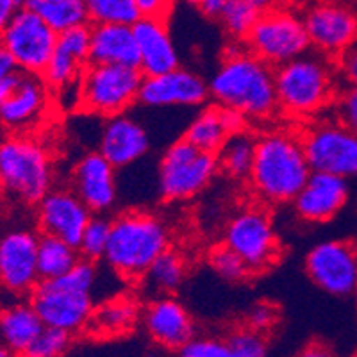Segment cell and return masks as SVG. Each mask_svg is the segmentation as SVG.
I'll list each match as a JSON object with an SVG mask.
<instances>
[{"mask_svg": "<svg viewBox=\"0 0 357 357\" xmlns=\"http://www.w3.org/2000/svg\"><path fill=\"white\" fill-rule=\"evenodd\" d=\"M234 357H266V341L263 334L252 329L236 331L229 340Z\"/></svg>", "mask_w": 357, "mask_h": 357, "instance_id": "cell-40", "label": "cell"}, {"mask_svg": "<svg viewBox=\"0 0 357 357\" xmlns=\"http://www.w3.org/2000/svg\"><path fill=\"white\" fill-rule=\"evenodd\" d=\"M354 295H356V301H357V288H356V293H354Z\"/></svg>", "mask_w": 357, "mask_h": 357, "instance_id": "cell-54", "label": "cell"}, {"mask_svg": "<svg viewBox=\"0 0 357 357\" xmlns=\"http://www.w3.org/2000/svg\"><path fill=\"white\" fill-rule=\"evenodd\" d=\"M89 49H91V25L70 29L57 38L56 52L45 66L41 79L54 91H70L75 89L81 81L82 72L89 65Z\"/></svg>", "mask_w": 357, "mask_h": 357, "instance_id": "cell-18", "label": "cell"}, {"mask_svg": "<svg viewBox=\"0 0 357 357\" xmlns=\"http://www.w3.org/2000/svg\"><path fill=\"white\" fill-rule=\"evenodd\" d=\"M301 139L312 172L343 178L357 175V136L336 116L309 120L302 127Z\"/></svg>", "mask_w": 357, "mask_h": 357, "instance_id": "cell-8", "label": "cell"}, {"mask_svg": "<svg viewBox=\"0 0 357 357\" xmlns=\"http://www.w3.org/2000/svg\"><path fill=\"white\" fill-rule=\"evenodd\" d=\"M311 174L301 134L272 129L257 138L248 181L264 204L293 202Z\"/></svg>", "mask_w": 357, "mask_h": 357, "instance_id": "cell-2", "label": "cell"}, {"mask_svg": "<svg viewBox=\"0 0 357 357\" xmlns=\"http://www.w3.org/2000/svg\"><path fill=\"white\" fill-rule=\"evenodd\" d=\"M77 245L56 238V236L41 234L38 243V270L41 280H52L65 275L73 264L81 259Z\"/></svg>", "mask_w": 357, "mask_h": 357, "instance_id": "cell-28", "label": "cell"}, {"mask_svg": "<svg viewBox=\"0 0 357 357\" xmlns=\"http://www.w3.org/2000/svg\"><path fill=\"white\" fill-rule=\"evenodd\" d=\"M72 334L45 325L36 340L20 354V357H61L68 350Z\"/></svg>", "mask_w": 357, "mask_h": 357, "instance_id": "cell-37", "label": "cell"}, {"mask_svg": "<svg viewBox=\"0 0 357 357\" xmlns=\"http://www.w3.org/2000/svg\"><path fill=\"white\" fill-rule=\"evenodd\" d=\"M142 18H159L167 20L174 11L175 0H136Z\"/></svg>", "mask_w": 357, "mask_h": 357, "instance_id": "cell-45", "label": "cell"}, {"mask_svg": "<svg viewBox=\"0 0 357 357\" xmlns=\"http://www.w3.org/2000/svg\"><path fill=\"white\" fill-rule=\"evenodd\" d=\"M41 2H52V0H27V6H34V4H41Z\"/></svg>", "mask_w": 357, "mask_h": 357, "instance_id": "cell-52", "label": "cell"}, {"mask_svg": "<svg viewBox=\"0 0 357 357\" xmlns=\"http://www.w3.org/2000/svg\"><path fill=\"white\" fill-rule=\"evenodd\" d=\"M207 261H209V266L215 270L216 275H220L225 280H231V282H240V280L247 279L250 275L247 263L225 243L213 248L209 252Z\"/></svg>", "mask_w": 357, "mask_h": 357, "instance_id": "cell-36", "label": "cell"}, {"mask_svg": "<svg viewBox=\"0 0 357 357\" xmlns=\"http://www.w3.org/2000/svg\"><path fill=\"white\" fill-rule=\"evenodd\" d=\"M139 305L130 296H114L95 307L88 329L98 337L123 336L138 324Z\"/></svg>", "mask_w": 357, "mask_h": 357, "instance_id": "cell-27", "label": "cell"}, {"mask_svg": "<svg viewBox=\"0 0 357 357\" xmlns=\"http://www.w3.org/2000/svg\"><path fill=\"white\" fill-rule=\"evenodd\" d=\"M243 43L272 68L286 65L311 49L304 18L277 8L261 13Z\"/></svg>", "mask_w": 357, "mask_h": 357, "instance_id": "cell-9", "label": "cell"}, {"mask_svg": "<svg viewBox=\"0 0 357 357\" xmlns=\"http://www.w3.org/2000/svg\"><path fill=\"white\" fill-rule=\"evenodd\" d=\"M89 24L134 25L142 18L136 0H84Z\"/></svg>", "mask_w": 357, "mask_h": 357, "instance_id": "cell-33", "label": "cell"}, {"mask_svg": "<svg viewBox=\"0 0 357 357\" xmlns=\"http://www.w3.org/2000/svg\"><path fill=\"white\" fill-rule=\"evenodd\" d=\"M209 97L216 106L240 111L248 120H268L279 113L275 68L234 41L209 81Z\"/></svg>", "mask_w": 357, "mask_h": 357, "instance_id": "cell-1", "label": "cell"}, {"mask_svg": "<svg viewBox=\"0 0 357 357\" xmlns=\"http://www.w3.org/2000/svg\"><path fill=\"white\" fill-rule=\"evenodd\" d=\"M311 49L336 61L357 41V15L334 2H320L304 15Z\"/></svg>", "mask_w": 357, "mask_h": 357, "instance_id": "cell-15", "label": "cell"}, {"mask_svg": "<svg viewBox=\"0 0 357 357\" xmlns=\"http://www.w3.org/2000/svg\"><path fill=\"white\" fill-rule=\"evenodd\" d=\"M146 334L165 350H178L195 336V324L177 298L159 296L143 311Z\"/></svg>", "mask_w": 357, "mask_h": 357, "instance_id": "cell-21", "label": "cell"}, {"mask_svg": "<svg viewBox=\"0 0 357 357\" xmlns=\"http://www.w3.org/2000/svg\"><path fill=\"white\" fill-rule=\"evenodd\" d=\"M170 229L154 213L123 211L111 220L106 263L123 279H143L151 264L170 248Z\"/></svg>", "mask_w": 357, "mask_h": 357, "instance_id": "cell-4", "label": "cell"}, {"mask_svg": "<svg viewBox=\"0 0 357 357\" xmlns=\"http://www.w3.org/2000/svg\"><path fill=\"white\" fill-rule=\"evenodd\" d=\"M256 143L257 138H254L247 129L231 134L216 154L220 170L238 181L248 178L256 155Z\"/></svg>", "mask_w": 357, "mask_h": 357, "instance_id": "cell-30", "label": "cell"}, {"mask_svg": "<svg viewBox=\"0 0 357 357\" xmlns=\"http://www.w3.org/2000/svg\"><path fill=\"white\" fill-rule=\"evenodd\" d=\"M0 357H20V356L13 352V350L9 349L8 345H4V343H0Z\"/></svg>", "mask_w": 357, "mask_h": 357, "instance_id": "cell-51", "label": "cell"}, {"mask_svg": "<svg viewBox=\"0 0 357 357\" xmlns=\"http://www.w3.org/2000/svg\"><path fill=\"white\" fill-rule=\"evenodd\" d=\"M349 200V183L340 175L312 172L307 183L293 199L296 216L307 223L333 220Z\"/></svg>", "mask_w": 357, "mask_h": 357, "instance_id": "cell-20", "label": "cell"}, {"mask_svg": "<svg viewBox=\"0 0 357 357\" xmlns=\"http://www.w3.org/2000/svg\"><path fill=\"white\" fill-rule=\"evenodd\" d=\"M40 238L27 229L0 236V289L13 298H25L41 282L38 270Z\"/></svg>", "mask_w": 357, "mask_h": 357, "instance_id": "cell-12", "label": "cell"}, {"mask_svg": "<svg viewBox=\"0 0 357 357\" xmlns=\"http://www.w3.org/2000/svg\"><path fill=\"white\" fill-rule=\"evenodd\" d=\"M151 149V138L145 127L129 114L107 118L98 139L100 152L114 168H126L139 161Z\"/></svg>", "mask_w": 357, "mask_h": 357, "instance_id": "cell-22", "label": "cell"}, {"mask_svg": "<svg viewBox=\"0 0 357 357\" xmlns=\"http://www.w3.org/2000/svg\"><path fill=\"white\" fill-rule=\"evenodd\" d=\"M49 91L41 75L24 73L17 88L0 104V123L11 130L34 126L49 107Z\"/></svg>", "mask_w": 357, "mask_h": 357, "instance_id": "cell-24", "label": "cell"}, {"mask_svg": "<svg viewBox=\"0 0 357 357\" xmlns=\"http://www.w3.org/2000/svg\"><path fill=\"white\" fill-rule=\"evenodd\" d=\"M109 236H111V220L106 216L93 215V218L89 220L86 225L84 232L79 241V252L84 259L95 261L104 259L107 252V245H109Z\"/></svg>", "mask_w": 357, "mask_h": 357, "instance_id": "cell-35", "label": "cell"}, {"mask_svg": "<svg viewBox=\"0 0 357 357\" xmlns=\"http://www.w3.org/2000/svg\"><path fill=\"white\" fill-rule=\"evenodd\" d=\"M56 282H59L65 288L73 289V291L81 293H91L95 282H97V266H95V261H89L81 257L77 263L70 268L65 275L57 277Z\"/></svg>", "mask_w": 357, "mask_h": 357, "instance_id": "cell-38", "label": "cell"}, {"mask_svg": "<svg viewBox=\"0 0 357 357\" xmlns=\"http://www.w3.org/2000/svg\"><path fill=\"white\" fill-rule=\"evenodd\" d=\"M149 357H168V356H165V354H159V352H154V354H151V356Z\"/></svg>", "mask_w": 357, "mask_h": 357, "instance_id": "cell-53", "label": "cell"}, {"mask_svg": "<svg viewBox=\"0 0 357 357\" xmlns=\"http://www.w3.org/2000/svg\"><path fill=\"white\" fill-rule=\"evenodd\" d=\"M218 170V155L200 151L183 136L168 146L159 162V193L170 202L193 199Z\"/></svg>", "mask_w": 357, "mask_h": 357, "instance_id": "cell-7", "label": "cell"}, {"mask_svg": "<svg viewBox=\"0 0 357 357\" xmlns=\"http://www.w3.org/2000/svg\"><path fill=\"white\" fill-rule=\"evenodd\" d=\"M186 2L190 6H193V8L199 9L204 17H211V18H218L223 6L227 4V0H186Z\"/></svg>", "mask_w": 357, "mask_h": 357, "instance_id": "cell-48", "label": "cell"}, {"mask_svg": "<svg viewBox=\"0 0 357 357\" xmlns=\"http://www.w3.org/2000/svg\"><path fill=\"white\" fill-rule=\"evenodd\" d=\"M188 263L178 250L167 248L161 256L151 264L149 272L145 273V280L149 286L161 293H174L181 288L186 277Z\"/></svg>", "mask_w": 357, "mask_h": 357, "instance_id": "cell-31", "label": "cell"}, {"mask_svg": "<svg viewBox=\"0 0 357 357\" xmlns=\"http://www.w3.org/2000/svg\"><path fill=\"white\" fill-rule=\"evenodd\" d=\"M331 114L357 136V86L347 84V88L340 89L331 107Z\"/></svg>", "mask_w": 357, "mask_h": 357, "instance_id": "cell-41", "label": "cell"}, {"mask_svg": "<svg viewBox=\"0 0 357 357\" xmlns=\"http://www.w3.org/2000/svg\"><path fill=\"white\" fill-rule=\"evenodd\" d=\"M132 29L138 43V68L145 77L177 68L178 52L168 31L167 20L139 18Z\"/></svg>", "mask_w": 357, "mask_h": 357, "instance_id": "cell-23", "label": "cell"}, {"mask_svg": "<svg viewBox=\"0 0 357 357\" xmlns=\"http://www.w3.org/2000/svg\"><path fill=\"white\" fill-rule=\"evenodd\" d=\"M177 357H234V354L229 341L209 336H193L186 345L177 350Z\"/></svg>", "mask_w": 357, "mask_h": 357, "instance_id": "cell-39", "label": "cell"}, {"mask_svg": "<svg viewBox=\"0 0 357 357\" xmlns=\"http://www.w3.org/2000/svg\"><path fill=\"white\" fill-rule=\"evenodd\" d=\"M248 2H250L252 6H256L261 13L270 11V9L275 8L277 4V0H248Z\"/></svg>", "mask_w": 357, "mask_h": 357, "instance_id": "cell-50", "label": "cell"}, {"mask_svg": "<svg viewBox=\"0 0 357 357\" xmlns=\"http://www.w3.org/2000/svg\"><path fill=\"white\" fill-rule=\"evenodd\" d=\"M277 318H279V312H277L275 305H272L270 302H259V304L252 305L248 311V329L263 334L277 324Z\"/></svg>", "mask_w": 357, "mask_h": 357, "instance_id": "cell-43", "label": "cell"}, {"mask_svg": "<svg viewBox=\"0 0 357 357\" xmlns=\"http://www.w3.org/2000/svg\"><path fill=\"white\" fill-rule=\"evenodd\" d=\"M29 8H33L57 34L89 24L84 0H52Z\"/></svg>", "mask_w": 357, "mask_h": 357, "instance_id": "cell-32", "label": "cell"}, {"mask_svg": "<svg viewBox=\"0 0 357 357\" xmlns=\"http://www.w3.org/2000/svg\"><path fill=\"white\" fill-rule=\"evenodd\" d=\"M305 272L329 295H354L357 288V247L350 241H321L305 256Z\"/></svg>", "mask_w": 357, "mask_h": 357, "instance_id": "cell-13", "label": "cell"}, {"mask_svg": "<svg viewBox=\"0 0 357 357\" xmlns=\"http://www.w3.org/2000/svg\"><path fill=\"white\" fill-rule=\"evenodd\" d=\"M143 77L136 66L89 63L77 84L79 107L102 118L127 113L138 102Z\"/></svg>", "mask_w": 357, "mask_h": 357, "instance_id": "cell-6", "label": "cell"}, {"mask_svg": "<svg viewBox=\"0 0 357 357\" xmlns=\"http://www.w3.org/2000/svg\"><path fill=\"white\" fill-rule=\"evenodd\" d=\"M72 190L93 215H104L116 204V168L98 151L88 152L73 167Z\"/></svg>", "mask_w": 357, "mask_h": 357, "instance_id": "cell-19", "label": "cell"}, {"mask_svg": "<svg viewBox=\"0 0 357 357\" xmlns=\"http://www.w3.org/2000/svg\"><path fill=\"white\" fill-rule=\"evenodd\" d=\"M45 324L34 305L27 298H15L0 309V336L2 343L20 356L38 334L43 331Z\"/></svg>", "mask_w": 357, "mask_h": 357, "instance_id": "cell-26", "label": "cell"}, {"mask_svg": "<svg viewBox=\"0 0 357 357\" xmlns=\"http://www.w3.org/2000/svg\"><path fill=\"white\" fill-rule=\"evenodd\" d=\"M295 357H334L333 352L321 343H311V345L304 347L301 352L296 354Z\"/></svg>", "mask_w": 357, "mask_h": 357, "instance_id": "cell-49", "label": "cell"}, {"mask_svg": "<svg viewBox=\"0 0 357 357\" xmlns=\"http://www.w3.org/2000/svg\"><path fill=\"white\" fill-rule=\"evenodd\" d=\"M259 9L256 6H252L248 0H227V4L223 6L222 13L218 15V20L222 24L223 31L232 40L243 43L254 24L257 22V18H259Z\"/></svg>", "mask_w": 357, "mask_h": 357, "instance_id": "cell-34", "label": "cell"}, {"mask_svg": "<svg viewBox=\"0 0 357 357\" xmlns=\"http://www.w3.org/2000/svg\"><path fill=\"white\" fill-rule=\"evenodd\" d=\"M209 98V84L202 75L186 68L143 77L139 98L146 107H195Z\"/></svg>", "mask_w": 357, "mask_h": 357, "instance_id": "cell-17", "label": "cell"}, {"mask_svg": "<svg viewBox=\"0 0 357 357\" xmlns=\"http://www.w3.org/2000/svg\"><path fill=\"white\" fill-rule=\"evenodd\" d=\"M36 207L41 234L56 236L73 245H79L86 225L93 218V211L72 188H52Z\"/></svg>", "mask_w": 357, "mask_h": 357, "instance_id": "cell-16", "label": "cell"}, {"mask_svg": "<svg viewBox=\"0 0 357 357\" xmlns=\"http://www.w3.org/2000/svg\"><path fill=\"white\" fill-rule=\"evenodd\" d=\"M340 77L347 84L357 86V41L336 59Z\"/></svg>", "mask_w": 357, "mask_h": 357, "instance_id": "cell-44", "label": "cell"}, {"mask_svg": "<svg viewBox=\"0 0 357 357\" xmlns=\"http://www.w3.org/2000/svg\"><path fill=\"white\" fill-rule=\"evenodd\" d=\"M220 111H222V120L227 127V130L231 134L234 132H241V130L247 129V123H248V118L245 116L243 113L240 111L231 109V107H222L220 106Z\"/></svg>", "mask_w": 357, "mask_h": 357, "instance_id": "cell-47", "label": "cell"}, {"mask_svg": "<svg viewBox=\"0 0 357 357\" xmlns=\"http://www.w3.org/2000/svg\"><path fill=\"white\" fill-rule=\"evenodd\" d=\"M22 75H24V72L18 68L11 54L4 47H0V104L9 97L13 89L17 88Z\"/></svg>", "mask_w": 357, "mask_h": 357, "instance_id": "cell-42", "label": "cell"}, {"mask_svg": "<svg viewBox=\"0 0 357 357\" xmlns=\"http://www.w3.org/2000/svg\"><path fill=\"white\" fill-rule=\"evenodd\" d=\"M229 136L231 132L223 123L220 106H211L200 111L184 132V138L188 142L209 154H218Z\"/></svg>", "mask_w": 357, "mask_h": 357, "instance_id": "cell-29", "label": "cell"}, {"mask_svg": "<svg viewBox=\"0 0 357 357\" xmlns=\"http://www.w3.org/2000/svg\"><path fill=\"white\" fill-rule=\"evenodd\" d=\"M59 34L33 8L25 6L0 34L4 47L24 73L41 75L56 52Z\"/></svg>", "mask_w": 357, "mask_h": 357, "instance_id": "cell-11", "label": "cell"}, {"mask_svg": "<svg viewBox=\"0 0 357 357\" xmlns=\"http://www.w3.org/2000/svg\"><path fill=\"white\" fill-rule=\"evenodd\" d=\"M223 243L247 263L250 273H261L277 263L280 241L264 209L248 206L236 213L225 225Z\"/></svg>", "mask_w": 357, "mask_h": 357, "instance_id": "cell-10", "label": "cell"}, {"mask_svg": "<svg viewBox=\"0 0 357 357\" xmlns=\"http://www.w3.org/2000/svg\"><path fill=\"white\" fill-rule=\"evenodd\" d=\"M29 301L47 327L66 331L72 336L88 329L95 311L91 293L73 291L56 280H41Z\"/></svg>", "mask_w": 357, "mask_h": 357, "instance_id": "cell-14", "label": "cell"}, {"mask_svg": "<svg viewBox=\"0 0 357 357\" xmlns=\"http://www.w3.org/2000/svg\"><path fill=\"white\" fill-rule=\"evenodd\" d=\"M279 113L309 122L331 109L340 93V72L334 59L309 50L275 68Z\"/></svg>", "mask_w": 357, "mask_h": 357, "instance_id": "cell-3", "label": "cell"}, {"mask_svg": "<svg viewBox=\"0 0 357 357\" xmlns=\"http://www.w3.org/2000/svg\"><path fill=\"white\" fill-rule=\"evenodd\" d=\"M54 183L49 151L27 136H9L0 142V193L20 204L36 206Z\"/></svg>", "mask_w": 357, "mask_h": 357, "instance_id": "cell-5", "label": "cell"}, {"mask_svg": "<svg viewBox=\"0 0 357 357\" xmlns=\"http://www.w3.org/2000/svg\"><path fill=\"white\" fill-rule=\"evenodd\" d=\"M25 6H27V0H0V34L4 33V29Z\"/></svg>", "mask_w": 357, "mask_h": 357, "instance_id": "cell-46", "label": "cell"}, {"mask_svg": "<svg viewBox=\"0 0 357 357\" xmlns=\"http://www.w3.org/2000/svg\"><path fill=\"white\" fill-rule=\"evenodd\" d=\"M91 49L89 63L97 65H123L138 68V43L132 25L89 24Z\"/></svg>", "mask_w": 357, "mask_h": 357, "instance_id": "cell-25", "label": "cell"}]
</instances>
